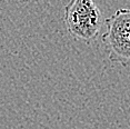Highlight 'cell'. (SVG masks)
<instances>
[{
    "label": "cell",
    "mask_w": 130,
    "mask_h": 129,
    "mask_svg": "<svg viewBox=\"0 0 130 129\" xmlns=\"http://www.w3.org/2000/svg\"><path fill=\"white\" fill-rule=\"evenodd\" d=\"M63 25L77 41L93 42L98 38L105 19L93 0H69L64 6Z\"/></svg>",
    "instance_id": "6da1fadb"
},
{
    "label": "cell",
    "mask_w": 130,
    "mask_h": 129,
    "mask_svg": "<svg viewBox=\"0 0 130 129\" xmlns=\"http://www.w3.org/2000/svg\"><path fill=\"white\" fill-rule=\"evenodd\" d=\"M105 25L101 38L109 60L130 66V9H118L105 20Z\"/></svg>",
    "instance_id": "7a4b0ae2"
}]
</instances>
